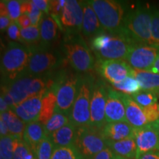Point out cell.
Returning a JSON list of instances; mask_svg holds the SVG:
<instances>
[{
	"mask_svg": "<svg viewBox=\"0 0 159 159\" xmlns=\"http://www.w3.org/2000/svg\"><path fill=\"white\" fill-rule=\"evenodd\" d=\"M33 54L30 59L28 66L24 75L35 76L52 69L57 63V57L48 47L41 45L30 47Z\"/></svg>",
	"mask_w": 159,
	"mask_h": 159,
	"instance_id": "cell-13",
	"label": "cell"
},
{
	"mask_svg": "<svg viewBox=\"0 0 159 159\" xmlns=\"http://www.w3.org/2000/svg\"><path fill=\"white\" fill-rule=\"evenodd\" d=\"M150 71H152V72L159 75V54L158 55V57H157L156 61H155L153 66H152V68L151 69V70Z\"/></svg>",
	"mask_w": 159,
	"mask_h": 159,
	"instance_id": "cell-48",
	"label": "cell"
},
{
	"mask_svg": "<svg viewBox=\"0 0 159 159\" xmlns=\"http://www.w3.org/2000/svg\"><path fill=\"white\" fill-rule=\"evenodd\" d=\"M12 20L11 17L7 16H0V29L1 31L2 32L5 30L6 29L9 27V26L11 25Z\"/></svg>",
	"mask_w": 159,
	"mask_h": 159,
	"instance_id": "cell-44",
	"label": "cell"
},
{
	"mask_svg": "<svg viewBox=\"0 0 159 159\" xmlns=\"http://www.w3.org/2000/svg\"><path fill=\"white\" fill-rule=\"evenodd\" d=\"M83 21L81 34L86 39H91L99 33L105 32L102 29L97 16L89 1L83 2Z\"/></svg>",
	"mask_w": 159,
	"mask_h": 159,
	"instance_id": "cell-19",
	"label": "cell"
},
{
	"mask_svg": "<svg viewBox=\"0 0 159 159\" xmlns=\"http://www.w3.org/2000/svg\"><path fill=\"white\" fill-rule=\"evenodd\" d=\"M20 43L29 47H37L41 43L40 30L37 27H30L26 29H21Z\"/></svg>",
	"mask_w": 159,
	"mask_h": 159,
	"instance_id": "cell-30",
	"label": "cell"
},
{
	"mask_svg": "<svg viewBox=\"0 0 159 159\" xmlns=\"http://www.w3.org/2000/svg\"><path fill=\"white\" fill-rule=\"evenodd\" d=\"M49 2L48 0H33V2L36 5L40 11L44 14H49Z\"/></svg>",
	"mask_w": 159,
	"mask_h": 159,
	"instance_id": "cell-42",
	"label": "cell"
},
{
	"mask_svg": "<svg viewBox=\"0 0 159 159\" xmlns=\"http://www.w3.org/2000/svg\"><path fill=\"white\" fill-rule=\"evenodd\" d=\"M79 78L72 74H63L51 87L56 94V110L69 116L76 98Z\"/></svg>",
	"mask_w": 159,
	"mask_h": 159,
	"instance_id": "cell-8",
	"label": "cell"
},
{
	"mask_svg": "<svg viewBox=\"0 0 159 159\" xmlns=\"http://www.w3.org/2000/svg\"><path fill=\"white\" fill-rule=\"evenodd\" d=\"M16 139V138L11 135L1 137V140H0L1 159H13Z\"/></svg>",
	"mask_w": 159,
	"mask_h": 159,
	"instance_id": "cell-33",
	"label": "cell"
},
{
	"mask_svg": "<svg viewBox=\"0 0 159 159\" xmlns=\"http://www.w3.org/2000/svg\"><path fill=\"white\" fill-rule=\"evenodd\" d=\"M52 159H83L75 145L57 148L53 152Z\"/></svg>",
	"mask_w": 159,
	"mask_h": 159,
	"instance_id": "cell-32",
	"label": "cell"
},
{
	"mask_svg": "<svg viewBox=\"0 0 159 159\" xmlns=\"http://www.w3.org/2000/svg\"><path fill=\"white\" fill-rule=\"evenodd\" d=\"M152 10L139 6L125 13L118 35L125 36L133 45H155L151 30Z\"/></svg>",
	"mask_w": 159,
	"mask_h": 159,
	"instance_id": "cell-1",
	"label": "cell"
},
{
	"mask_svg": "<svg viewBox=\"0 0 159 159\" xmlns=\"http://www.w3.org/2000/svg\"><path fill=\"white\" fill-rule=\"evenodd\" d=\"M0 118L2 119L8 128L10 135L17 139H23L26 124L12 110L1 114Z\"/></svg>",
	"mask_w": 159,
	"mask_h": 159,
	"instance_id": "cell-27",
	"label": "cell"
},
{
	"mask_svg": "<svg viewBox=\"0 0 159 159\" xmlns=\"http://www.w3.org/2000/svg\"><path fill=\"white\" fill-rule=\"evenodd\" d=\"M121 98L125 108L128 122L134 128H139L150 124L143 107L135 102L130 95L121 93Z\"/></svg>",
	"mask_w": 159,
	"mask_h": 159,
	"instance_id": "cell-18",
	"label": "cell"
},
{
	"mask_svg": "<svg viewBox=\"0 0 159 159\" xmlns=\"http://www.w3.org/2000/svg\"><path fill=\"white\" fill-rule=\"evenodd\" d=\"M74 145L83 159H93L107 147L102 129L90 125L77 128Z\"/></svg>",
	"mask_w": 159,
	"mask_h": 159,
	"instance_id": "cell-7",
	"label": "cell"
},
{
	"mask_svg": "<svg viewBox=\"0 0 159 159\" xmlns=\"http://www.w3.org/2000/svg\"><path fill=\"white\" fill-rule=\"evenodd\" d=\"M131 97L137 104L141 105L143 108L151 106V105L156 104L158 102L157 94L151 91L142 90Z\"/></svg>",
	"mask_w": 159,
	"mask_h": 159,
	"instance_id": "cell-34",
	"label": "cell"
},
{
	"mask_svg": "<svg viewBox=\"0 0 159 159\" xmlns=\"http://www.w3.org/2000/svg\"><path fill=\"white\" fill-rule=\"evenodd\" d=\"M7 35L11 41L20 42L21 40V28L16 21H12L11 25L7 30Z\"/></svg>",
	"mask_w": 159,
	"mask_h": 159,
	"instance_id": "cell-39",
	"label": "cell"
},
{
	"mask_svg": "<svg viewBox=\"0 0 159 159\" xmlns=\"http://www.w3.org/2000/svg\"><path fill=\"white\" fill-rule=\"evenodd\" d=\"M114 159H128V158H125L124 157H122V156H115L114 157Z\"/></svg>",
	"mask_w": 159,
	"mask_h": 159,
	"instance_id": "cell-50",
	"label": "cell"
},
{
	"mask_svg": "<svg viewBox=\"0 0 159 159\" xmlns=\"http://www.w3.org/2000/svg\"><path fill=\"white\" fill-rule=\"evenodd\" d=\"M21 12L22 14H27L30 17L32 26L38 27L40 25L43 17V12L40 11L33 1H22Z\"/></svg>",
	"mask_w": 159,
	"mask_h": 159,
	"instance_id": "cell-31",
	"label": "cell"
},
{
	"mask_svg": "<svg viewBox=\"0 0 159 159\" xmlns=\"http://www.w3.org/2000/svg\"><path fill=\"white\" fill-rule=\"evenodd\" d=\"M50 88L49 80L42 77L23 75L15 80L2 85L1 97L6 101L11 110L30 97Z\"/></svg>",
	"mask_w": 159,
	"mask_h": 159,
	"instance_id": "cell-2",
	"label": "cell"
},
{
	"mask_svg": "<svg viewBox=\"0 0 159 159\" xmlns=\"http://www.w3.org/2000/svg\"><path fill=\"white\" fill-rule=\"evenodd\" d=\"M21 3H22V1H17V0L5 1L9 16L13 21H16L17 19L22 15Z\"/></svg>",
	"mask_w": 159,
	"mask_h": 159,
	"instance_id": "cell-37",
	"label": "cell"
},
{
	"mask_svg": "<svg viewBox=\"0 0 159 159\" xmlns=\"http://www.w3.org/2000/svg\"><path fill=\"white\" fill-rule=\"evenodd\" d=\"M131 76L140 84L142 90L151 91L159 95V75L150 71L132 69Z\"/></svg>",
	"mask_w": 159,
	"mask_h": 159,
	"instance_id": "cell-25",
	"label": "cell"
},
{
	"mask_svg": "<svg viewBox=\"0 0 159 159\" xmlns=\"http://www.w3.org/2000/svg\"><path fill=\"white\" fill-rule=\"evenodd\" d=\"M108 86L102 80H95L90 103V126L101 128L106 125L105 119Z\"/></svg>",
	"mask_w": 159,
	"mask_h": 159,
	"instance_id": "cell-9",
	"label": "cell"
},
{
	"mask_svg": "<svg viewBox=\"0 0 159 159\" xmlns=\"http://www.w3.org/2000/svg\"><path fill=\"white\" fill-rule=\"evenodd\" d=\"M105 119L106 124L120 122H128L125 105L121 98V93L109 85L105 105Z\"/></svg>",
	"mask_w": 159,
	"mask_h": 159,
	"instance_id": "cell-16",
	"label": "cell"
},
{
	"mask_svg": "<svg viewBox=\"0 0 159 159\" xmlns=\"http://www.w3.org/2000/svg\"><path fill=\"white\" fill-rule=\"evenodd\" d=\"M158 97H159V95H158ZM158 108H159V104H158Z\"/></svg>",
	"mask_w": 159,
	"mask_h": 159,
	"instance_id": "cell-51",
	"label": "cell"
},
{
	"mask_svg": "<svg viewBox=\"0 0 159 159\" xmlns=\"http://www.w3.org/2000/svg\"><path fill=\"white\" fill-rule=\"evenodd\" d=\"M0 134H1V137H5L10 135V132L7 125L4 122L3 119L1 118H0Z\"/></svg>",
	"mask_w": 159,
	"mask_h": 159,
	"instance_id": "cell-45",
	"label": "cell"
},
{
	"mask_svg": "<svg viewBox=\"0 0 159 159\" xmlns=\"http://www.w3.org/2000/svg\"><path fill=\"white\" fill-rule=\"evenodd\" d=\"M102 131L106 140L113 142L134 138V128L128 122L109 123L103 127Z\"/></svg>",
	"mask_w": 159,
	"mask_h": 159,
	"instance_id": "cell-20",
	"label": "cell"
},
{
	"mask_svg": "<svg viewBox=\"0 0 159 159\" xmlns=\"http://www.w3.org/2000/svg\"><path fill=\"white\" fill-rule=\"evenodd\" d=\"M143 109H144L145 114L148 117L150 124L156 122L159 119V108L158 103L151 105V106L143 108Z\"/></svg>",
	"mask_w": 159,
	"mask_h": 159,
	"instance_id": "cell-40",
	"label": "cell"
},
{
	"mask_svg": "<svg viewBox=\"0 0 159 159\" xmlns=\"http://www.w3.org/2000/svg\"><path fill=\"white\" fill-rule=\"evenodd\" d=\"M139 159H159V151H152L142 155Z\"/></svg>",
	"mask_w": 159,
	"mask_h": 159,
	"instance_id": "cell-46",
	"label": "cell"
},
{
	"mask_svg": "<svg viewBox=\"0 0 159 159\" xmlns=\"http://www.w3.org/2000/svg\"><path fill=\"white\" fill-rule=\"evenodd\" d=\"M158 54L159 46L133 45L125 61L134 69L150 71Z\"/></svg>",
	"mask_w": 159,
	"mask_h": 159,
	"instance_id": "cell-11",
	"label": "cell"
},
{
	"mask_svg": "<svg viewBox=\"0 0 159 159\" xmlns=\"http://www.w3.org/2000/svg\"><path fill=\"white\" fill-rule=\"evenodd\" d=\"M152 124L155 127V128H156V130H158V134H159V119L156 121V122L152 123Z\"/></svg>",
	"mask_w": 159,
	"mask_h": 159,
	"instance_id": "cell-49",
	"label": "cell"
},
{
	"mask_svg": "<svg viewBox=\"0 0 159 159\" xmlns=\"http://www.w3.org/2000/svg\"><path fill=\"white\" fill-rule=\"evenodd\" d=\"M111 85L114 90L122 94L130 95V96H132L142 91L139 83L133 76H129L122 82L114 83V84H111Z\"/></svg>",
	"mask_w": 159,
	"mask_h": 159,
	"instance_id": "cell-29",
	"label": "cell"
},
{
	"mask_svg": "<svg viewBox=\"0 0 159 159\" xmlns=\"http://www.w3.org/2000/svg\"><path fill=\"white\" fill-rule=\"evenodd\" d=\"M106 146L110 148L116 156L128 159H136L137 148L134 138L113 142L105 139Z\"/></svg>",
	"mask_w": 159,
	"mask_h": 159,
	"instance_id": "cell-24",
	"label": "cell"
},
{
	"mask_svg": "<svg viewBox=\"0 0 159 159\" xmlns=\"http://www.w3.org/2000/svg\"><path fill=\"white\" fill-rule=\"evenodd\" d=\"M56 105L57 98L55 90L52 88L47 89L41 101V108L39 118V122L43 126L54 114Z\"/></svg>",
	"mask_w": 159,
	"mask_h": 159,
	"instance_id": "cell-26",
	"label": "cell"
},
{
	"mask_svg": "<svg viewBox=\"0 0 159 159\" xmlns=\"http://www.w3.org/2000/svg\"><path fill=\"white\" fill-rule=\"evenodd\" d=\"M47 89L41 91L35 96L31 97L17 105L13 109V112L19 117L26 125L39 121L41 108V101Z\"/></svg>",
	"mask_w": 159,
	"mask_h": 159,
	"instance_id": "cell-17",
	"label": "cell"
},
{
	"mask_svg": "<svg viewBox=\"0 0 159 159\" xmlns=\"http://www.w3.org/2000/svg\"><path fill=\"white\" fill-rule=\"evenodd\" d=\"M99 74L111 84L122 82L131 76L133 68L122 60H97L96 66Z\"/></svg>",
	"mask_w": 159,
	"mask_h": 159,
	"instance_id": "cell-12",
	"label": "cell"
},
{
	"mask_svg": "<svg viewBox=\"0 0 159 159\" xmlns=\"http://www.w3.org/2000/svg\"><path fill=\"white\" fill-rule=\"evenodd\" d=\"M33 54L30 47L14 41L8 43L1 58V73L6 83L25 74Z\"/></svg>",
	"mask_w": 159,
	"mask_h": 159,
	"instance_id": "cell-3",
	"label": "cell"
},
{
	"mask_svg": "<svg viewBox=\"0 0 159 159\" xmlns=\"http://www.w3.org/2000/svg\"><path fill=\"white\" fill-rule=\"evenodd\" d=\"M55 149V145L50 139L47 137L38 145L35 155L37 159H52Z\"/></svg>",
	"mask_w": 159,
	"mask_h": 159,
	"instance_id": "cell-35",
	"label": "cell"
},
{
	"mask_svg": "<svg viewBox=\"0 0 159 159\" xmlns=\"http://www.w3.org/2000/svg\"><path fill=\"white\" fill-rule=\"evenodd\" d=\"M95 78L91 75L80 76L75 102L69 115L70 122L77 128L90 125V103Z\"/></svg>",
	"mask_w": 159,
	"mask_h": 159,
	"instance_id": "cell-5",
	"label": "cell"
},
{
	"mask_svg": "<svg viewBox=\"0 0 159 159\" xmlns=\"http://www.w3.org/2000/svg\"><path fill=\"white\" fill-rule=\"evenodd\" d=\"M89 2L102 29L109 34L118 35L126 13L124 4L114 0H92Z\"/></svg>",
	"mask_w": 159,
	"mask_h": 159,
	"instance_id": "cell-4",
	"label": "cell"
},
{
	"mask_svg": "<svg viewBox=\"0 0 159 159\" xmlns=\"http://www.w3.org/2000/svg\"><path fill=\"white\" fill-rule=\"evenodd\" d=\"M77 128L72 122H69L48 137L55 145V148L72 146L76 140Z\"/></svg>",
	"mask_w": 159,
	"mask_h": 159,
	"instance_id": "cell-21",
	"label": "cell"
},
{
	"mask_svg": "<svg viewBox=\"0 0 159 159\" xmlns=\"http://www.w3.org/2000/svg\"><path fill=\"white\" fill-rule=\"evenodd\" d=\"M83 21V2L68 0L60 17L61 30H64L68 37L81 33Z\"/></svg>",
	"mask_w": 159,
	"mask_h": 159,
	"instance_id": "cell-10",
	"label": "cell"
},
{
	"mask_svg": "<svg viewBox=\"0 0 159 159\" xmlns=\"http://www.w3.org/2000/svg\"><path fill=\"white\" fill-rule=\"evenodd\" d=\"M58 29H60L58 24L50 14L43 16L39 25L41 35L40 45L44 47H49V46L57 39Z\"/></svg>",
	"mask_w": 159,
	"mask_h": 159,
	"instance_id": "cell-22",
	"label": "cell"
},
{
	"mask_svg": "<svg viewBox=\"0 0 159 159\" xmlns=\"http://www.w3.org/2000/svg\"><path fill=\"white\" fill-rule=\"evenodd\" d=\"M69 122H70V119H69V116L55 109L54 114L49 119L47 124L43 126L46 135L47 137L49 136L55 131L58 130L59 129L68 124Z\"/></svg>",
	"mask_w": 159,
	"mask_h": 159,
	"instance_id": "cell-28",
	"label": "cell"
},
{
	"mask_svg": "<svg viewBox=\"0 0 159 159\" xmlns=\"http://www.w3.org/2000/svg\"><path fill=\"white\" fill-rule=\"evenodd\" d=\"M115 156H116V154L110 148L106 147L104 150H102L98 154L96 155L93 159H114Z\"/></svg>",
	"mask_w": 159,
	"mask_h": 159,
	"instance_id": "cell-41",
	"label": "cell"
},
{
	"mask_svg": "<svg viewBox=\"0 0 159 159\" xmlns=\"http://www.w3.org/2000/svg\"><path fill=\"white\" fill-rule=\"evenodd\" d=\"M36 159H37V158H36Z\"/></svg>",
	"mask_w": 159,
	"mask_h": 159,
	"instance_id": "cell-52",
	"label": "cell"
},
{
	"mask_svg": "<svg viewBox=\"0 0 159 159\" xmlns=\"http://www.w3.org/2000/svg\"><path fill=\"white\" fill-rule=\"evenodd\" d=\"M9 110H11V109H10L8 104L6 102L3 97H1V98H0V111H1V114H3V113Z\"/></svg>",
	"mask_w": 159,
	"mask_h": 159,
	"instance_id": "cell-47",
	"label": "cell"
},
{
	"mask_svg": "<svg viewBox=\"0 0 159 159\" xmlns=\"http://www.w3.org/2000/svg\"><path fill=\"white\" fill-rule=\"evenodd\" d=\"M132 46V43L123 35H111L105 47L94 54L98 60L125 61Z\"/></svg>",
	"mask_w": 159,
	"mask_h": 159,
	"instance_id": "cell-14",
	"label": "cell"
},
{
	"mask_svg": "<svg viewBox=\"0 0 159 159\" xmlns=\"http://www.w3.org/2000/svg\"><path fill=\"white\" fill-rule=\"evenodd\" d=\"M13 159H35L33 152L23 139H16Z\"/></svg>",
	"mask_w": 159,
	"mask_h": 159,
	"instance_id": "cell-36",
	"label": "cell"
},
{
	"mask_svg": "<svg viewBox=\"0 0 159 159\" xmlns=\"http://www.w3.org/2000/svg\"><path fill=\"white\" fill-rule=\"evenodd\" d=\"M134 139L137 148L136 159L147 152L159 151V134L152 123L134 128Z\"/></svg>",
	"mask_w": 159,
	"mask_h": 159,
	"instance_id": "cell-15",
	"label": "cell"
},
{
	"mask_svg": "<svg viewBox=\"0 0 159 159\" xmlns=\"http://www.w3.org/2000/svg\"><path fill=\"white\" fill-rule=\"evenodd\" d=\"M151 30L155 45L159 46V8L152 10Z\"/></svg>",
	"mask_w": 159,
	"mask_h": 159,
	"instance_id": "cell-38",
	"label": "cell"
},
{
	"mask_svg": "<svg viewBox=\"0 0 159 159\" xmlns=\"http://www.w3.org/2000/svg\"><path fill=\"white\" fill-rule=\"evenodd\" d=\"M47 137L43 125L39 121L26 125L23 134V140L30 148L34 154H35V151L39 143Z\"/></svg>",
	"mask_w": 159,
	"mask_h": 159,
	"instance_id": "cell-23",
	"label": "cell"
},
{
	"mask_svg": "<svg viewBox=\"0 0 159 159\" xmlns=\"http://www.w3.org/2000/svg\"><path fill=\"white\" fill-rule=\"evenodd\" d=\"M16 23L21 29H26L32 26L30 17L27 14H22L17 19Z\"/></svg>",
	"mask_w": 159,
	"mask_h": 159,
	"instance_id": "cell-43",
	"label": "cell"
},
{
	"mask_svg": "<svg viewBox=\"0 0 159 159\" xmlns=\"http://www.w3.org/2000/svg\"><path fill=\"white\" fill-rule=\"evenodd\" d=\"M63 45V51L69 64L78 72H88L96 66L95 57L83 39L68 37Z\"/></svg>",
	"mask_w": 159,
	"mask_h": 159,
	"instance_id": "cell-6",
	"label": "cell"
}]
</instances>
